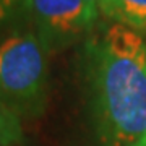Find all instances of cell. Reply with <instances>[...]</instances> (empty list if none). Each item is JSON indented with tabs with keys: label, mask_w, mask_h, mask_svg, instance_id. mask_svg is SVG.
<instances>
[{
	"label": "cell",
	"mask_w": 146,
	"mask_h": 146,
	"mask_svg": "<svg viewBox=\"0 0 146 146\" xmlns=\"http://www.w3.org/2000/svg\"><path fill=\"white\" fill-rule=\"evenodd\" d=\"M101 146H146V42L115 23L88 47Z\"/></svg>",
	"instance_id": "1"
},
{
	"label": "cell",
	"mask_w": 146,
	"mask_h": 146,
	"mask_svg": "<svg viewBox=\"0 0 146 146\" xmlns=\"http://www.w3.org/2000/svg\"><path fill=\"white\" fill-rule=\"evenodd\" d=\"M47 47L33 33H15L0 42V99L10 109H33L47 80Z\"/></svg>",
	"instance_id": "2"
},
{
	"label": "cell",
	"mask_w": 146,
	"mask_h": 146,
	"mask_svg": "<svg viewBox=\"0 0 146 146\" xmlns=\"http://www.w3.org/2000/svg\"><path fill=\"white\" fill-rule=\"evenodd\" d=\"M44 46L58 47L80 39L93 28L98 11L84 0H26Z\"/></svg>",
	"instance_id": "3"
},
{
	"label": "cell",
	"mask_w": 146,
	"mask_h": 146,
	"mask_svg": "<svg viewBox=\"0 0 146 146\" xmlns=\"http://www.w3.org/2000/svg\"><path fill=\"white\" fill-rule=\"evenodd\" d=\"M102 15L131 29L146 31V0H107Z\"/></svg>",
	"instance_id": "4"
},
{
	"label": "cell",
	"mask_w": 146,
	"mask_h": 146,
	"mask_svg": "<svg viewBox=\"0 0 146 146\" xmlns=\"http://www.w3.org/2000/svg\"><path fill=\"white\" fill-rule=\"evenodd\" d=\"M23 141V128L13 109L0 99V146H16Z\"/></svg>",
	"instance_id": "5"
},
{
	"label": "cell",
	"mask_w": 146,
	"mask_h": 146,
	"mask_svg": "<svg viewBox=\"0 0 146 146\" xmlns=\"http://www.w3.org/2000/svg\"><path fill=\"white\" fill-rule=\"evenodd\" d=\"M20 5L26 7V0H0V21L8 18L11 11Z\"/></svg>",
	"instance_id": "6"
},
{
	"label": "cell",
	"mask_w": 146,
	"mask_h": 146,
	"mask_svg": "<svg viewBox=\"0 0 146 146\" xmlns=\"http://www.w3.org/2000/svg\"><path fill=\"white\" fill-rule=\"evenodd\" d=\"M84 2H86L91 8H94L98 13H102L106 3H107V0H84Z\"/></svg>",
	"instance_id": "7"
}]
</instances>
